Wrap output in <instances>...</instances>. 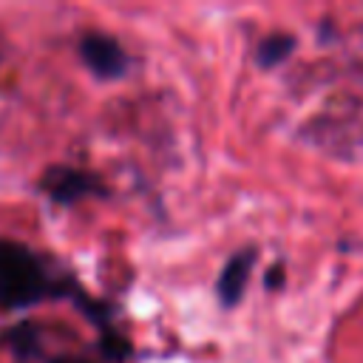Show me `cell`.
Returning <instances> with one entry per match:
<instances>
[{
    "label": "cell",
    "instance_id": "1",
    "mask_svg": "<svg viewBox=\"0 0 363 363\" xmlns=\"http://www.w3.org/2000/svg\"><path fill=\"white\" fill-rule=\"evenodd\" d=\"M65 286L54 284L45 261L26 244L0 241V309L17 312L28 309L51 295H62Z\"/></svg>",
    "mask_w": 363,
    "mask_h": 363
},
{
    "label": "cell",
    "instance_id": "2",
    "mask_svg": "<svg viewBox=\"0 0 363 363\" xmlns=\"http://www.w3.org/2000/svg\"><path fill=\"white\" fill-rule=\"evenodd\" d=\"M79 57L96 79H119L130 68V54L122 48V43L102 31H88L79 40Z\"/></svg>",
    "mask_w": 363,
    "mask_h": 363
},
{
    "label": "cell",
    "instance_id": "3",
    "mask_svg": "<svg viewBox=\"0 0 363 363\" xmlns=\"http://www.w3.org/2000/svg\"><path fill=\"white\" fill-rule=\"evenodd\" d=\"M40 187L48 193L51 201L57 204H77L79 199H88V196H105V184L99 176L88 173V170H79V167H68V164H54L43 173V182Z\"/></svg>",
    "mask_w": 363,
    "mask_h": 363
},
{
    "label": "cell",
    "instance_id": "4",
    "mask_svg": "<svg viewBox=\"0 0 363 363\" xmlns=\"http://www.w3.org/2000/svg\"><path fill=\"white\" fill-rule=\"evenodd\" d=\"M252 264H255V250L252 247L238 250L235 255L227 258V264H224V269L218 275V284H216V292H218L221 306H235L244 298V289H247Z\"/></svg>",
    "mask_w": 363,
    "mask_h": 363
},
{
    "label": "cell",
    "instance_id": "5",
    "mask_svg": "<svg viewBox=\"0 0 363 363\" xmlns=\"http://www.w3.org/2000/svg\"><path fill=\"white\" fill-rule=\"evenodd\" d=\"M292 51H295V37L278 31V34H269V37H264V40L258 43L255 60H258L261 68H275V65H281Z\"/></svg>",
    "mask_w": 363,
    "mask_h": 363
},
{
    "label": "cell",
    "instance_id": "6",
    "mask_svg": "<svg viewBox=\"0 0 363 363\" xmlns=\"http://www.w3.org/2000/svg\"><path fill=\"white\" fill-rule=\"evenodd\" d=\"M37 329L31 326V323H20L17 329H11L9 335H6V343H11L14 346V352L17 354H23V357H28L34 349H37Z\"/></svg>",
    "mask_w": 363,
    "mask_h": 363
},
{
    "label": "cell",
    "instance_id": "7",
    "mask_svg": "<svg viewBox=\"0 0 363 363\" xmlns=\"http://www.w3.org/2000/svg\"><path fill=\"white\" fill-rule=\"evenodd\" d=\"M281 284H284V267L275 264V267H269V272H267V286H269V289H278Z\"/></svg>",
    "mask_w": 363,
    "mask_h": 363
},
{
    "label": "cell",
    "instance_id": "8",
    "mask_svg": "<svg viewBox=\"0 0 363 363\" xmlns=\"http://www.w3.org/2000/svg\"><path fill=\"white\" fill-rule=\"evenodd\" d=\"M54 363H88V360H79V357H60V360H54Z\"/></svg>",
    "mask_w": 363,
    "mask_h": 363
}]
</instances>
